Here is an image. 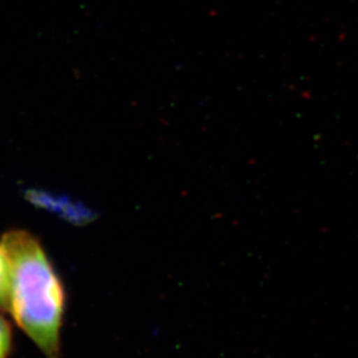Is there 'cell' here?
Masks as SVG:
<instances>
[{"label": "cell", "mask_w": 358, "mask_h": 358, "mask_svg": "<svg viewBox=\"0 0 358 358\" xmlns=\"http://www.w3.org/2000/svg\"><path fill=\"white\" fill-rule=\"evenodd\" d=\"M13 347V334L10 324L0 315V358L10 356Z\"/></svg>", "instance_id": "cell-3"}, {"label": "cell", "mask_w": 358, "mask_h": 358, "mask_svg": "<svg viewBox=\"0 0 358 358\" xmlns=\"http://www.w3.org/2000/svg\"><path fill=\"white\" fill-rule=\"evenodd\" d=\"M10 261L3 243H0V310L8 311L10 301Z\"/></svg>", "instance_id": "cell-2"}, {"label": "cell", "mask_w": 358, "mask_h": 358, "mask_svg": "<svg viewBox=\"0 0 358 358\" xmlns=\"http://www.w3.org/2000/svg\"><path fill=\"white\" fill-rule=\"evenodd\" d=\"M10 261V312L47 358H61L65 292L40 240L8 231L1 240Z\"/></svg>", "instance_id": "cell-1"}]
</instances>
